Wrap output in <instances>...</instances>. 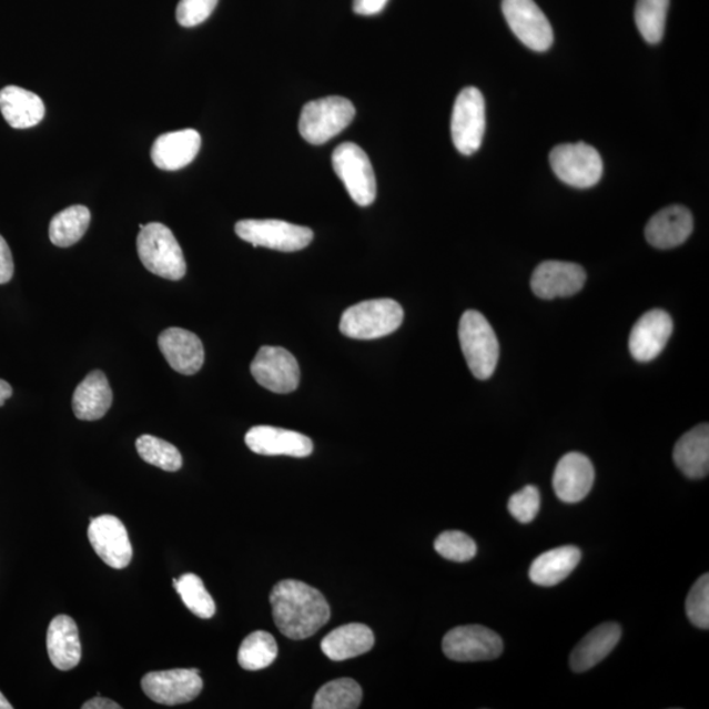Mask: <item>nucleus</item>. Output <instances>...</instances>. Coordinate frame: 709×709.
Instances as JSON below:
<instances>
[{"instance_id": "obj_1", "label": "nucleus", "mask_w": 709, "mask_h": 709, "mask_svg": "<svg viewBox=\"0 0 709 709\" xmlns=\"http://www.w3.org/2000/svg\"><path fill=\"white\" fill-rule=\"evenodd\" d=\"M275 625L292 640H305L331 619V606L314 587L296 579H284L271 591Z\"/></svg>"}, {"instance_id": "obj_2", "label": "nucleus", "mask_w": 709, "mask_h": 709, "mask_svg": "<svg viewBox=\"0 0 709 709\" xmlns=\"http://www.w3.org/2000/svg\"><path fill=\"white\" fill-rule=\"evenodd\" d=\"M138 252L143 266L152 274L181 281L188 272L181 245L173 232L160 222L140 225Z\"/></svg>"}, {"instance_id": "obj_3", "label": "nucleus", "mask_w": 709, "mask_h": 709, "mask_svg": "<svg viewBox=\"0 0 709 709\" xmlns=\"http://www.w3.org/2000/svg\"><path fill=\"white\" fill-rule=\"evenodd\" d=\"M404 310L397 301L377 298L348 307L342 314L340 331L353 340H377L403 325Z\"/></svg>"}, {"instance_id": "obj_4", "label": "nucleus", "mask_w": 709, "mask_h": 709, "mask_svg": "<svg viewBox=\"0 0 709 709\" xmlns=\"http://www.w3.org/2000/svg\"><path fill=\"white\" fill-rule=\"evenodd\" d=\"M458 340L473 376L490 378L497 368L499 343L489 321L479 312H465L458 325Z\"/></svg>"}, {"instance_id": "obj_5", "label": "nucleus", "mask_w": 709, "mask_h": 709, "mask_svg": "<svg viewBox=\"0 0 709 709\" xmlns=\"http://www.w3.org/2000/svg\"><path fill=\"white\" fill-rule=\"evenodd\" d=\"M356 111L346 98L328 97L307 103L298 121L301 138L322 145L338 135L353 123Z\"/></svg>"}, {"instance_id": "obj_6", "label": "nucleus", "mask_w": 709, "mask_h": 709, "mask_svg": "<svg viewBox=\"0 0 709 709\" xmlns=\"http://www.w3.org/2000/svg\"><path fill=\"white\" fill-rule=\"evenodd\" d=\"M333 169L357 205L375 202L377 184L374 168L367 153L354 142L342 143L334 150Z\"/></svg>"}, {"instance_id": "obj_7", "label": "nucleus", "mask_w": 709, "mask_h": 709, "mask_svg": "<svg viewBox=\"0 0 709 709\" xmlns=\"http://www.w3.org/2000/svg\"><path fill=\"white\" fill-rule=\"evenodd\" d=\"M551 170L560 181L576 189H590L604 174L600 154L585 142L564 143L549 154Z\"/></svg>"}, {"instance_id": "obj_8", "label": "nucleus", "mask_w": 709, "mask_h": 709, "mask_svg": "<svg viewBox=\"0 0 709 709\" xmlns=\"http://www.w3.org/2000/svg\"><path fill=\"white\" fill-rule=\"evenodd\" d=\"M235 233L254 247H267L277 252H300L311 245L310 227L281 220H242L235 224Z\"/></svg>"}, {"instance_id": "obj_9", "label": "nucleus", "mask_w": 709, "mask_h": 709, "mask_svg": "<svg viewBox=\"0 0 709 709\" xmlns=\"http://www.w3.org/2000/svg\"><path fill=\"white\" fill-rule=\"evenodd\" d=\"M486 126L485 99L476 88L462 90L455 100L450 134L455 148L464 155H472L482 146Z\"/></svg>"}, {"instance_id": "obj_10", "label": "nucleus", "mask_w": 709, "mask_h": 709, "mask_svg": "<svg viewBox=\"0 0 709 709\" xmlns=\"http://www.w3.org/2000/svg\"><path fill=\"white\" fill-rule=\"evenodd\" d=\"M443 651L456 662L492 661L503 655L504 641L489 628L463 626L444 636Z\"/></svg>"}, {"instance_id": "obj_11", "label": "nucleus", "mask_w": 709, "mask_h": 709, "mask_svg": "<svg viewBox=\"0 0 709 709\" xmlns=\"http://www.w3.org/2000/svg\"><path fill=\"white\" fill-rule=\"evenodd\" d=\"M196 669H174L148 672L141 680L143 692L158 705L178 706L195 700L203 690V679Z\"/></svg>"}, {"instance_id": "obj_12", "label": "nucleus", "mask_w": 709, "mask_h": 709, "mask_svg": "<svg viewBox=\"0 0 709 709\" xmlns=\"http://www.w3.org/2000/svg\"><path fill=\"white\" fill-rule=\"evenodd\" d=\"M507 24L527 48L546 52L554 44L549 20L534 0H503Z\"/></svg>"}, {"instance_id": "obj_13", "label": "nucleus", "mask_w": 709, "mask_h": 709, "mask_svg": "<svg viewBox=\"0 0 709 709\" xmlns=\"http://www.w3.org/2000/svg\"><path fill=\"white\" fill-rule=\"evenodd\" d=\"M250 369L257 384L274 393L295 392L300 384L296 357L282 347H262Z\"/></svg>"}, {"instance_id": "obj_14", "label": "nucleus", "mask_w": 709, "mask_h": 709, "mask_svg": "<svg viewBox=\"0 0 709 709\" xmlns=\"http://www.w3.org/2000/svg\"><path fill=\"white\" fill-rule=\"evenodd\" d=\"M89 540L97 555L113 569H124L132 561L133 548L123 521L113 515L91 520Z\"/></svg>"}, {"instance_id": "obj_15", "label": "nucleus", "mask_w": 709, "mask_h": 709, "mask_svg": "<svg viewBox=\"0 0 709 709\" xmlns=\"http://www.w3.org/2000/svg\"><path fill=\"white\" fill-rule=\"evenodd\" d=\"M586 283V271L579 264L560 261L543 262L534 271L531 290L541 300L577 295Z\"/></svg>"}, {"instance_id": "obj_16", "label": "nucleus", "mask_w": 709, "mask_h": 709, "mask_svg": "<svg viewBox=\"0 0 709 709\" xmlns=\"http://www.w3.org/2000/svg\"><path fill=\"white\" fill-rule=\"evenodd\" d=\"M672 320L661 310L649 311L636 322L629 334V353L634 359L648 363L662 353L672 334Z\"/></svg>"}, {"instance_id": "obj_17", "label": "nucleus", "mask_w": 709, "mask_h": 709, "mask_svg": "<svg viewBox=\"0 0 709 709\" xmlns=\"http://www.w3.org/2000/svg\"><path fill=\"white\" fill-rule=\"evenodd\" d=\"M596 482V469L590 458L569 453L558 462L554 475V489L564 504H578L590 493Z\"/></svg>"}, {"instance_id": "obj_18", "label": "nucleus", "mask_w": 709, "mask_h": 709, "mask_svg": "<svg viewBox=\"0 0 709 709\" xmlns=\"http://www.w3.org/2000/svg\"><path fill=\"white\" fill-rule=\"evenodd\" d=\"M246 446L263 456L307 457L313 442L306 435L272 426H255L245 436Z\"/></svg>"}, {"instance_id": "obj_19", "label": "nucleus", "mask_w": 709, "mask_h": 709, "mask_svg": "<svg viewBox=\"0 0 709 709\" xmlns=\"http://www.w3.org/2000/svg\"><path fill=\"white\" fill-rule=\"evenodd\" d=\"M158 346L170 367L185 376L197 374L204 364V346L196 334L171 327L158 338Z\"/></svg>"}, {"instance_id": "obj_20", "label": "nucleus", "mask_w": 709, "mask_h": 709, "mask_svg": "<svg viewBox=\"0 0 709 709\" xmlns=\"http://www.w3.org/2000/svg\"><path fill=\"white\" fill-rule=\"evenodd\" d=\"M693 231L692 214L687 207L671 205L655 214L647 224L649 245L668 250L682 245Z\"/></svg>"}, {"instance_id": "obj_21", "label": "nucleus", "mask_w": 709, "mask_h": 709, "mask_svg": "<svg viewBox=\"0 0 709 709\" xmlns=\"http://www.w3.org/2000/svg\"><path fill=\"white\" fill-rule=\"evenodd\" d=\"M202 148V138L195 129L170 132L158 138L152 148V160L158 169L178 171L189 166Z\"/></svg>"}, {"instance_id": "obj_22", "label": "nucleus", "mask_w": 709, "mask_h": 709, "mask_svg": "<svg viewBox=\"0 0 709 709\" xmlns=\"http://www.w3.org/2000/svg\"><path fill=\"white\" fill-rule=\"evenodd\" d=\"M50 661L61 671L74 669L81 662L82 646L75 621L67 615H59L50 622L47 634Z\"/></svg>"}, {"instance_id": "obj_23", "label": "nucleus", "mask_w": 709, "mask_h": 709, "mask_svg": "<svg viewBox=\"0 0 709 709\" xmlns=\"http://www.w3.org/2000/svg\"><path fill=\"white\" fill-rule=\"evenodd\" d=\"M621 637L618 622H605L587 634L581 642L573 650L570 668L576 672H584L594 668L611 654Z\"/></svg>"}, {"instance_id": "obj_24", "label": "nucleus", "mask_w": 709, "mask_h": 709, "mask_svg": "<svg viewBox=\"0 0 709 709\" xmlns=\"http://www.w3.org/2000/svg\"><path fill=\"white\" fill-rule=\"evenodd\" d=\"M113 393L109 378L102 371L91 372L77 386L73 396V411L81 421H98L110 411Z\"/></svg>"}, {"instance_id": "obj_25", "label": "nucleus", "mask_w": 709, "mask_h": 709, "mask_svg": "<svg viewBox=\"0 0 709 709\" xmlns=\"http://www.w3.org/2000/svg\"><path fill=\"white\" fill-rule=\"evenodd\" d=\"M375 646L371 628L361 622H351L332 630L321 642V649L332 661L351 660L367 654Z\"/></svg>"}, {"instance_id": "obj_26", "label": "nucleus", "mask_w": 709, "mask_h": 709, "mask_svg": "<svg viewBox=\"0 0 709 709\" xmlns=\"http://www.w3.org/2000/svg\"><path fill=\"white\" fill-rule=\"evenodd\" d=\"M0 112L10 126L28 129L41 123L45 117V105L33 92L9 85L0 90Z\"/></svg>"}, {"instance_id": "obj_27", "label": "nucleus", "mask_w": 709, "mask_h": 709, "mask_svg": "<svg viewBox=\"0 0 709 709\" xmlns=\"http://www.w3.org/2000/svg\"><path fill=\"white\" fill-rule=\"evenodd\" d=\"M675 462L685 476L693 479L708 476L709 426L699 425L686 433L675 447Z\"/></svg>"}, {"instance_id": "obj_28", "label": "nucleus", "mask_w": 709, "mask_h": 709, "mask_svg": "<svg viewBox=\"0 0 709 709\" xmlns=\"http://www.w3.org/2000/svg\"><path fill=\"white\" fill-rule=\"evenodd\" d=\"M581 556V550L573 546L550 549L535 558L529 568V578L534 584L543 587L556 586L577 568Z\"/></svg>"}, {"instance_id": "obj_29", "label": "nucleus", "mask_w": 709, "mask_h": 709, "mask_svg": "<svg viewBox=\"0 0 709 709\" xmlns=\"http://www.w3.org/2000/svg\"><path fill=\"white\" fill-rule=\"evenodd\" d=\"M91 222L89 207L73 205L55 214L49 226V239L53 245L70 247L82 240Z\"/></svg>"}, {"instance_id": "obj_30", "label": "nucleus", "mask_w": 709, "mask_h": 709, "mask_svg": "<svg viewBox=\"0 0 709 709\" xmlns=\"http://www.w3.org/2000/svg\"><path fill=\"white\" fill-rule=\"evenodd\" d=\"M275 637L266 630H255L243 640L239 650V662L242 669L257 671L269 668L277 657Z\"/></svg>"}, {"instance_id": "obj_31", "label": "nucleus", "mask_w": 709, "mask_h": 709, "mask_svg": "<svg viewBox=\"0 0 709 709\" xmlns=\"http://www.w3.org/2000/svg\"><path fill=\"white\" fill-rule=\"evenodd\" d=\"M363 690L354 679L342 678L322 686L313 701L314 709H355L361 706Z\"/></svg>"}, {"instance_id": "obj_32", "label": "nucleus", "mask_w": 709, "mask_h": 709, "mask_svg": "<svg viewBox=\"0 0 709 709\" xmlns=\"http://www.w3.org/2000/svg\"><path fill=\"white\" fill-rule=\"evenodd\" d=\"M669 4L670 0H637L636 26L649 44H658L662 40Z\"/></svg>"}, {"instance_id": "obj_33", "label": "nucleus", "mask_w": 709, "mask_h": 709, "mask_svg": "<svg viewBox=\"0 0 709 709\" xmlns=\"http://www.w3.org/2000/svg\"><path fill=\"white\" fill-rule=\"evenodd\" d=\"M135 448L143 462L166 472L182 468L183 457L173 444L155 438L153 435H142L135 442Z\"/></svg>"}, {"instance_id": "obj_34", "label": "nucleus", "mask_w": 709, "mask_h": 709, "mask_svg": "<svg viewBox=\"0 0 709 709\" xmlns=\"http://www.w3.org/2000/svg\"><path fill=\"white\" fill-rule=\"evenodd\" d=\"M174 586L183 604L199 618L211 619L216 614V604L205 589L202 578L188 573V575L175 579Z\"/></svg>"}, {"instance_id": "obj_35", "label": "nucleus", "mask_w": 709, "mask_h": 709, "mask_svg": "<svg viewBox=\"0 0 709 709\" xmlns=\"http://www.w3.org/2000/svg\"><path fill=\"white\" fill-rule=\"evenodd\" d=\"M435 550L455 563H467L477 554V546L470 536L460 531H446L436 537Z\"/></svg>"}, {"instance_id": "obj_36", "label": "nucleus", "mask_w": 709, "mask_h": 709, "mask_svg": "<svg viewBox=\"0 0 709 709\" xmlns=\"http://www.w3.org/2000/svg\"><path fill=\"white\" fill-rule=\"evenodd\" d=\"M686 614L695 627L709 628V576H701L686 600Z\"/></svg>"}, {"instance_id": "obj_37", "label": "nucleus", "mask_w": 709, "mask_h": 709, "mask_svg": "<svg viewBox=\"0 0 709 709\" xmlns=\"http://www.w3.org/2000/svg\"><path fill=\"white\" fill-rule=\"evenodd\" d=\"M507 507L514 519H517L521 525H528L539 514L540 493L536 486L528 485L520 492L513 494Z\"/></svg>"}, {"instance_id": "obj_38", "label": "nucleus", "mask_w": 709, "mask_h": 709, "mask_svg": "<svg viewBox=\"0 0 709 709\" xmlns=\"http://www.w3.org/2000/svg\"><path fill=\"white\" fill-rule=\"evenodd\" d=\"M219 0H181L176 9V20L182 27H196L212 16Z\"/></svg>"}, {"instance_id": "obj_39", "label": "nucleus", "mask_w": 709, "mask_h": 709, "mask_svg": "<svg viewBox=\"0 0 709 709\" xmlns=\"http://www.w3.org/2000/svg\"><path fill=\"white\" fill-rule=\"evenodd\" d=\"M13 257L9 243L6 242L2 235H0V284H7L13 276Z\"/></svg>"}, {"instance_id": "obj_40", "label": "nucleus", "mask_w": 709, "mask_h": 709, "mask_svg": "<svg viewBox=\"0 0 709 709\" xmlns=\"http://www.w3.org/2000/svg\"><path fill=\"white\" fill-rule=\"evenodd\" d=\"M388 2L389 0H354L353 9L357 16L372 17L382 12Z\"/></svg>"}, {"instance_id": "obj_41", "label": "nucleus", "mask_w": 709, "mask_h": 709, "mask_svg": "<svg viewBox=\"0 0 709 709\" xmlns=\"http://www.w3.org/2000/svg\"><path fill=\"white\" fill-rule=\"evenodd\" d=\"M83 709H120L121 706L111 699L97 697L82 706Z\"/></svg>"}, {"instance_id": "obj_42", "label": "nucleus", "mask_w": 709, "mask_h": 709, "mask_svg": "<svg viewBox=\"0 0 709 709\" xmlns=\"http://www.w3.org/2000/svg\"><path fill=\"white\" fill-rule=\"evenodd\" d=\"M12 396V386L4 382V379H0V407H2L7 399Z\"/></svg>"}, {"instance_id": "obj_43", "label": "nucleus", "mask_w": 709, "mask_h": 709, "mask_svg": "<svg viewBox=\"0 0 709 709\" xmlns=\"http://www.w3.org/2000/svg\"><path fill=\"white\" fill-rule=\"evenodd\" d=\"M0 709H12L10 701L4 698L2 692H0Z\"/></svg>"}]
</instances>
